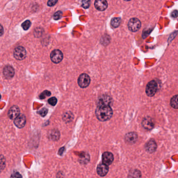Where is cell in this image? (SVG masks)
Wrapping results in <instances>:
<instances>
[{
  "mask_svg": "<svg viewBox=\"0 0 178 178\" xmlns=\"http://www.w3.org/2000/svg\"><path fill=\"white\" fill-rule=\"evenodd\" d=\"M57 102H58V100H57V98L55 97H52L48 100V103L52 106H55L57 104Z\"/></svg>",
  "mask_w": 178,
  "mask_h": 178,
  "instance_id": "25",
  "label": "cell"
},
{
  "mask_svg": "<svg viewBox=\"0 0 178 178\" xmlns=\"http://www.w3.org/2000/svg\"><path fill=\"white\" fill-rule=\"evenodd\" d=\"M58 1V0H49V1L48 2V5L49 6H54Z\"/></svg>",
  "mask_w": 178,
  "mask_h": 178,
  "instance_id": "28",
  "label": "cell"
},
{
  "mask_svg": "<svg viewBox=\"0 0 178 178\" xmlns=\"http://www.w3.org/2000/svg\"><path fill=\"white\" fill-rule=\"evenodd\" d=\"M141 172L137 169L131 171L128 176V178H141Z\"/></svg>",
  "mask_w": 178,
  "mask_h": 178,
  "instance_id": "17",
  "label": "cell"
},
{
  "mask_svg": "<svg viewBox=\"0 0 178 178\" xmlns=\"http://www.w3.org/2000/svg\"><path fill=\"white\" fill-rule=\"evenodd\" d=\"M141 27V21L137 19L133 18L131 19L128 23V27L130 30L132 32H136L140 29Z\"/></svg>",
  "mask_w": 178,
  "mask_h": 178,
  "instance_id": "3",
  "label": "cell"
},
{
  "mask_svg": "<svg viewBox=\"0 0 178 178\" xmlns=\"http://www.w3.org/2000/svg\"><path fill=\"white\" fill-rule=\"evenodd\" d=\"M171 16L174 18H177L178 17V11L177 10H175V11H173L171 14Z\"/></svg>",
  "mask_w": 178,
  "mask_h": 178,
  "instance_id": "29",
  "label": "cell"
},
{
  "mask_svg": "<svg viewBox=\"0 0 178 178\" xmlns=\"http://www.w3.org/2000/svg\"><path fill=\"white\" fill-rule=\"evenodd\" d=\"M14 57L17 60H23L26 57V51L23 46H18L14 51Z\"/></svg>",
  "mask_w": 178,
  "mask_h": 178,
  "instance_id": "5",
  "label": "cell"
},
{
  "mask_svg": "<svg viewBox=\"0 0 178 178\" xmlns=\"http://www.w3.org/2000/svg\"><path fill=\"white\" fill-rule=\"evenodd\" d=\"M91 79L88 75L86 73H83L80 75L78 79V84L81 88H85L89 85Z\"/></svg>",
  "mask_w": 178,
  "mask_h": 178,
  "instance_id": "4",
  "label": "cell"
},
{
  "mask_svg": "<svg viewBox=\"0 0 178 178\" xmlns=\"http://www.w3.org/2000/svg\"><path fill=\"white\" fill-rule=\"evenodd\" d=\"M31 26V22L30 20H26L25 22H24L22 24V27L25 30H27L29 29Z\"/></svg>",
  "mask_w": 178,
  "mask_h": 178,
  "instance_id": "21",
  "label": "cell"
},
{
  "mask_svg": "<svg viewBox=\"0 0 178 178\" xmlns=\"http://www.w3.org/2000/svg\"><path fill=\"white\" fill-rule=\"evenodd\" d=\"M37 113H38L39 114L42 116V117H44V116H46L47 114L48 110L47 108H43L42 109V110H40L39 111H38Z\"/></svg>",
  "mask_w": 178,
  "mask_h": 178,
  "instance_id": "26",
  "label": "cell"
},
{
  "mask_svg": "<svg viewBox=\"0 0 178 178\" xmlns=\"http://www.w3.org/2000/svg\"><path fill=\"white\" fill-rule=\"evenodd\" d=\"M2 28V33H1V35H2V34H3V27H2V26H1Z\"/></svg>",
  "mask_w": 178,
  "mask_h": 178,
  "instance_id": "31",
  "label": "cell"
},
{
  "mask_svg": "<svg viewBox=\"0 0 178 178\" xmlns=\"http://www.w3.org/2000/svg\"><path fill=\"white\" fill-rule=\"evenodd\" d=\"M15 71L13 68L11 66H6L3 69V74L6 78H12L14 76Z\"/></svg>",
  "mask_w": 178,
  "mask_h": 178,
  "instance_id": "12",
  "label": "cell"
},
{
  "mask_svg": "<svg viewBox=\"0 0 178 178\" xmlns=\"http://www.w3.org/2000/svg\"><path fill=\"white\" fill-rule=\"evenodd\" d=\"M62 14H63V13H62L61 11H58V12L55 13V14H54L53 19L56 20L60 19L62 17Z\"/></svg>",
  "mask_w": 178,
  "mask_h": 178,
  "instance_id": "24",
  "label": "cell"
},
{
  "mask_svg": "<svg viewBox=\"0 0 178 178\" xmlns=\"http://www.w3.org/2000/svg\"><path fill=\"white\" fill-rule=\"evenodd\" d=\"M10 178H22V176L19 172H15L12 175Z\"/></svg>",
  "mask_w": 178,
  "mask_h": 178,
  "instance_id": "27",
  "label": "cell"
},
{
  "mask_svg": "<svg viewBox=\"0 0 178 178\" xmlns=\"http://www.w3.org/2000/svg\"><path fill=\"white\" fill-rule=\"evenodd\" d=\"M97 173L101 177H104L109 171V167L107 165L101 163L97 167Z\"/></svg>",
  "mask_w": 178,
  "mask_h": 178,
  "instance_id": "10",
  "label": "cell"
},
{
  "mask_svg": "<svg viewBox=\"0 0 178 178\" xmlns=\"http://www.w3.org/2000/svg\"><path fill=\"white\" fill-rule=\"evenodd\" d=\"M142 125L145 129L148 130L152 129L154 126L152 119L150 117L145 118L142 121Z\"/></svg>",
  "mask_w": 178,
  "mask_h": 178,
  "instance_id": "14",
  "label": "cell"
},
{
  "mask_svg": "<svg viewBox=\"0 0 178 178\" xmlns=\"http://www.w3.org/2000/svg\"><path fill=\"white\" fill-rule=\"evenodd\" d=\"M121 20L120 18H114L111 20V24L112 27L114 28L118 27L119 26H120V24H121Z\"/></svg>",
  "mask_w": 178,
  "mask_h": 178,
  "instance_id": "19",
  "label": "cell"
},
{
  "mask_svg": "<svg viewBox=\"0 0 178 178\" xmlns=\"http://www.w3.org/2000/svg\"><path fill=\"white\" fill-rule=\"evenodd\" d=\"M20 115V110L17 106H13L9 109L8 116L11 119H15Z\"/></svg>",
  "mask_w": 178,
  "mask_h": 178,
  "instance_id": "8",
  "label": "cell"
},
{
  "mask_svg": "<svg viewBox=\"0 0 178 178\" xmlns=\"http://www.w3.org/2000/svg\"><path fill=\"white\" fill-rule=\"evenodd\" d=\"M113 111L110 106H98L96 110V115L101 121H106L112 117Z\"/></svg>",
  "mask_w": 178,
  "mask_h": 178,
  "instance_id": "1",
  "label": "cell"
},
{
  "mask_svg": "<svg viewBox=\"0 0 178 178\" xmlns=\"http://www.w3.org/2000/svg\"><path fill=\"white\" fill-rule=\"evenodd\" d=\"M50 137L51 138V139L53 140H58L60 137V133L58 130H52L50 133Z\"/></svg>",
  "mask_w": 178,
  "mask_h": 178,
  "instance_id": "20",
  "label": "cell"
},
{
  "mask_svg": "<svg viewBox=\"0 0 178 178\" xmlns=\"http://www.w3.org/2000/svg\"><path fill=\"white\" fill-rule=\"evenodd\" d=\"M125 1H130L131 0H125Z\"/></svg>",
  "mask_w": 178,
  "mask_h": 178,
  "instance_id": "32",
  "label": "cell"
},
{
  "mask_svg": "<svg viewBox=\"0 0 178 178\" xmlns=\"http://www.w3.org/2000/svg\"><path fill=\"white\" fill-rule=\"evenodd\" d=\"M112 100L109 96H104L100 98L98 102V106H110Z\"/></svg>",
  "mask_w": 178,
  "mask_h": 178,
  "instance_id": "16",
  "label": "cell"
},
{
  "mask_svg": "<svg viewBox=\"0 0 178 178\" xmlns=\"http://www.w3.org/2000/svg\"><path fill=\"white\" fill-rule=\"evenodd\" d=\"M157 90V84L155 81H151L148 82L146 86V93L149 97L153 96L156 93Z\"/></svg>",
  "mask_w": 178,
  "mask_h": 178,
  "instance_id": "2",
  "label": "cell"
},
{
  "mask_svg": "<svg viewBox=\"0 0 178 178\" xmlns=\"http://www.w3.org/2000/svg\"><path fill=\"white\" fill-rule=\"evenodd\" d=\"M50 58L51 61L54 63L58 64L61 62L63 59V55L61 51L58 50H55L51 52L50 54Z\"/></svg>",
  "mask_w": 178,
  "mask_h": 178,
  "instance_id": "6",
  "label": "cell"
},
{
  "mask_svg": "<svg viewBox=\"0 0 178 178\" xmlns=\"http://www.w3.org/2000/svg\"><path fill=\"white\" fill-rule=\"evenodd\" d=\"M14 124L19 128H23L26 124V119L25 115L20 114L14 119Z\"/></svg>",
  "mask_w": 178,
  "mask_h": 178,
  "instance_id": "7",
  "label": "cell"
},
{
  "mask_svg": "<svg viewBox=\"0 0 178 178\" xmlns=\"http://www.w3.org/2000/svg\"><path fill=\"white\" fill-rule=\"evenodd\" d=\"M137 134L135 132H130L125 136V140L127 143L134 144L137 140Z\"/></svg>",
  "mask_w": 178,
  "mask_h": 178,
  "instance_id": "15",
  "label": "cell"
},
{
  "mask_svg": "<svg viewBox=\"0 0 178 178\" xmlns=\"http://www.w3.org/2000/svg\"><path fill=\"white\" fill-rule=\"evenodd\" d=\"M87 156H85L84 155H83L82 157H81V158H80L81 160V161H84V162H85V159H87Z\"/></svg>",
  "mask_w": 178,
  "mask_h": 178,
  "instance_id": "30",
  "label": "cell"
},
{
  "mask_svg": "<svg viewBox=\"0 0 178 178\" xmlns=\"http://www.w3.org/2000/svg\"><path fill=\"white\" fill-rule=\"evenodd\" d=\"M103 162L104 164L110 165L114 161V157L113 154L110 152H105L103 154L102 156Z\"/></svg>",
  "mask_w": 178,
  "mask_h": 178,
  "instance_id": "9",
  "label": "cell"
},
{
  "mask_svg": "<svg viewBox=\"0 0 178 178\" xmlns=\"http://www.w3.org/2000/svg\"><path fill=\"white\" fill-rule=\"evenodd\" d=\"M91 5V0H82L81 6L84 8H88Z\"/></svg>",
  "mask_w": 178,
  "mask_h": 178,
  "instance_id": "22",
  "label": "cell"
},
{
  "mask_svg": "<svg viewBox=\"0 0 178 178\" xmlns=\"http://www.w3.org/2000/svg\"><path fill=\"white\" fill-rule=\"evenodd\" d=\"M94 5L97 10L103 11L107 8L108 3L107 0H96Z\"/></svg>",
  "mask_w": 178,
  "mask_h": 178,
  "instance_id": "11",
  "label": "cell"
},
{
  "mask_svg": "<svg viewBox=\"0 0 178 178\" xmlns=\"http://www.w3.org/2000/svg\"><path fill=\"white\" fill-rule=\"evenodd\" d=\"M170 105L173 108L178 109V95L172 97L171 100Z\"/></svg>",
  "mask_w": 178,
  "mask_h": 178,
  "instance_id": "18",
  "label": "cell"
},
{
  "mask_svg": "<svg viewBox=\"0 0 178 178\" xmlns=\"http://www.w3.org/2000/svg\"><path fill=\"white\" fill-rule=\"evenodd\" d=\"M51 95V92L49 91H45L40 95V99H45L46 97L50 96Z\"/></svg>",
  "mask_w": 178,
  "mask_h": 178,
  "instance_id": "23",
  "label": "cell"
},
{
  "mask_svg": "<svg viewBox=\"0 0 178 178\" xmlns=\"http://www.w3.org/2000/svg\"><path fill=\"white\" fill-rule=\"evenodd\" d=\"M157 144L153 140H149L145 144V149L148 152L153 153L156 150Z\"/></svg>",
  "mask_w": 178,
  "mask_h": 178,
  "instance_id": "13",
  "label": "cell"
}]
</instances>
